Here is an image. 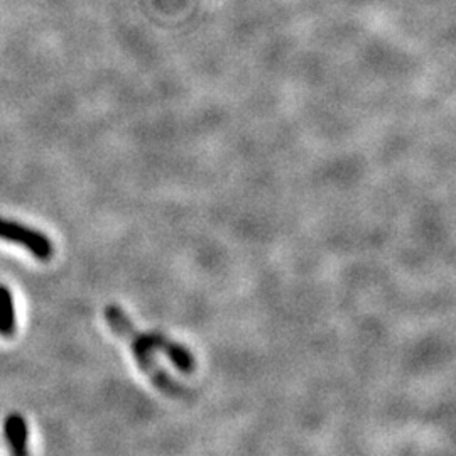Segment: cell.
I'll use <instances>...</instances> for the list:
<instances>
[{
  "mask_svg": "<svg viewBox=\"0 0 456 456\" xmlns=\"http://www.w3.org/2000/svg\"><path fill=\"white\" fill-rule=\"evenodd\" d=\"M146 333V340L154 350H159L166 354V357L171 360L181 372H193L196 367L195 355L191 354V350H188L183 343L175 342L173 338H169L167 335L159 333V331H144Z\"/></svg>",
  "mask_w": 456,
  "mask_h": 456,
  "instance_id": "obj_3",
  "label": "cell"
},
{
  "mask_svg": "<svg viewBox=\"0 0 456 456\" xmlns=\"http://www.w3.org/2000/svg\"><path fill=\"white\" fill-rule=\"evenodd\" d=\"M16 333V310L9 288L0 286V335L9 338Z\"/></svg>",
  "mask_w": 456,
  "mask_h": 456,
  "instance_id": "obj_5",
  "label": "cell"
},
{
  "mask_svg": "<svg viewBox=\"0 0 456 456\" xmlns=\"http://www.w3.org/2000/svg\"><path fill=\"white\" fill-rule=\"evenodd\" d=\"M103 314H105L107 325L112 328L115 335L129 343L132 357L137 362L139 369L151 379V382L159 391L169 397H175V399L188 395L186 389L175 379H171L163 367L158 365V362L152 355L154 348L147 343L146 333L141 331L137 326L132 323V320L127 316L126 311L117 305H107Z\"/></svg>",
  "mask_w": 456,
  "mask_h": 456,
  "instance_id": "obj_1",
  "label": "cell"
},
{
  "mask_svg": "<svg viewBox=\"0 0 456 456\" xmlns=\"http://www.w3.org/2000/svg\"><path fill=\"white\" fill-rule=\"evenodd\" d=\"M0 240L20 245L22 248L29 250L37 261H51L54 254V247L43 232H37L31 227H26L14 220L0 218Z\"/></svg>",
  "mask_w": 456,
  "mask_h": 456,
  "instance_id": "obj_2",
  "label": "cell"
},
{
  "mask_svg": "<svg viewBox=\"0 0 456 456\" xmlns=\"http://www.w3.org/2000/svg\"><path fill=\"white\" fill-rule=\"evenodd\" d=\"M4 433L5 440L9 443V448L16 455H26L28 453V438H29V429L28 423L20 414H11L5 424H4Z\"/></svg>",
  "mask_w": 456,
  "mask_h": 456,
  "instance_id": "obj_4",
  "label": "cell"
}]
</instances>
